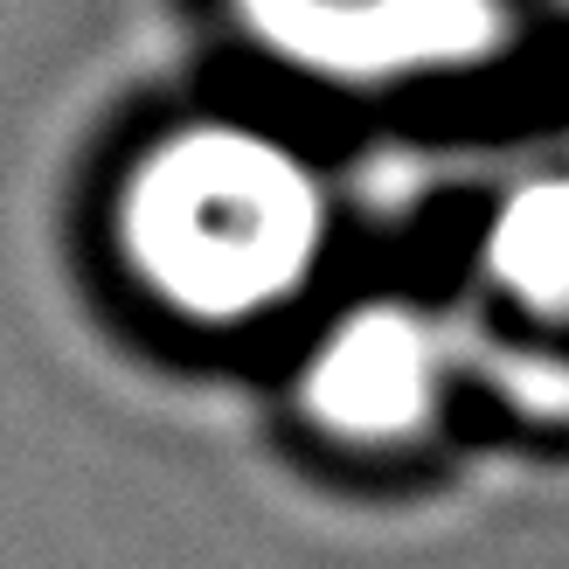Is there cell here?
Returning a JSON list of instances; mask_svg holds the SVG:
<instances>
[{"instance_id":"6da1fadb","label":"cell","mask_w":569,"mask_h":569,"mask_svg":"<svg viewBox=\"0 0 569 569\" xmlns=\"http://www.w3.org/2000/svg\"><path fill=\"white\" fill-rule=\"evenodd\" d=\"M327 202L312 167L258 126H181L132 160L119 250L188 320H250L320 264Z\"/></svg>"},{"instance_id":"7a4b0ae2","label":"cell","mask_w":569,"mask_h":569,"mask_svg":"<svg viewBox=\"0 0 569 569\" xmlns=\"http://www.w3.org/2000/svg\"><path fill=\"white\" fill-rule=\"evenodd\" d=\"M271 63L382 91V83L466 77L507 49V0H230Z\"/></svg>"},{"instance_id":"3957f363","label":"cell","mask_w":569,"mask_h":569,"mask_svg":"<svg viewBox=\"0 0 569 569\" xmlns=\"http://www.w3.org/2000/svg\"><path fill=\"white\" fill-rule=\"evenodd\" d=\"M306 410L320 431H340L355 445H382L417 431L438 403V348L431 327L403 306H361L348 312L327 348L306 361Z\"/></svg>"},{"instance_id":"277c9868","label":"cell","mask_w":569,"mask_h":569,"mask_svg":"<svg viewBox=\"0 0 569 569\" xmlns=\"http://www.w3.org/2000/svg\"><path fill=\"white\" fill-rule=\"evenodd\" d=\"M493 271L535 312L569 320V181H535L500 209Z\"/></svg>"}]
</instances>
